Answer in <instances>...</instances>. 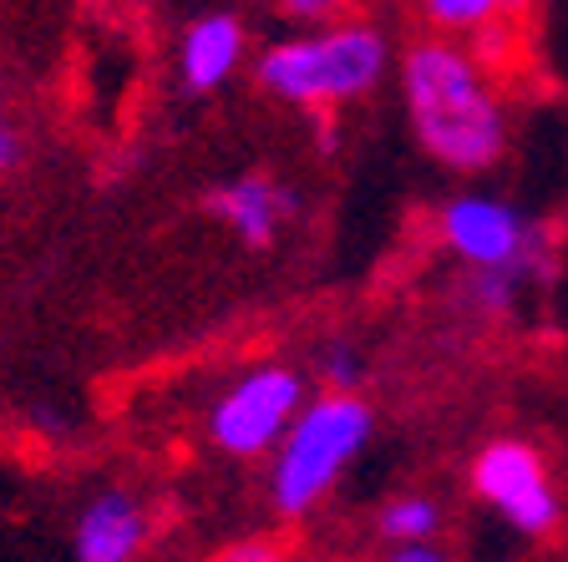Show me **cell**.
<instances>
[{
    "mask_svg": "<svg viewBox=\"0 0 568 562\" xmlns=\"http://www.w3.org/2000/svg\"><path fill=\"white\" fill-rule=\"evenodd\" d=\"M402 102L412 137L447 173L483 177L508 157V102L473 47L432 31L416 35L402 51Z\"/></svg>",
    "mask_w": 568,
    "mask_h": 562,
    "instance_id": "6da1fadb",
    "label": "cell"
},
{
    "mask_svg": "<svg viewBox=\"0 0 568 562\" xmlns=\"http://www.w3.org/2000/svg\"><path fill=\"white\" fill-rule=\"evenodd\" d=\"M396 67V47L376 21H335L325 31L280 35L254 57L264 96L331 117V106L371 96Z\"/></svg>",
    "mask_w": 568,
    "mask_h": 562,
    "instance_id": "7a4b0ae2",
    "label": "cell"
},
{
    "mask_svg": "<svg viewBox=\"0 0 568 562\" xmlns=\"http://www.w3.org/2000/svg\"><path fill=\"white\" fill-rule=\"evenodd\" d=\"M376 410L366 396H310L300 421L270 461V507L280 517H305L335 492V481L366 451Z\"/></svg>",
    "mask_w": 568,
    "mask_h": 562,
    "instance_id": "3957f363",
    "label": "cell"
},
{
    "mask_svg": "<svg viewBox=\"0 0 568 562\" xmlns=\"http://www.w3.org/2000/svg\"><path fill=\"white\" fill-rule=\"evenodd\" d=\"M437 238L467 274H518L523 284H548L564 269L544 223L493 193H452L437 208Z\"/></svg>",
    "mask_w": 568,
    "mask_h": 562,
    "instance_id": "277c9868",
    "label": "cell"
},
{
    "mask_svg": "<svg viewBox=\"0 0 568 562\" xmlns=\"http://www.w3.org/2000/svg\"><path fill=\"white\" fill-rule=\"evenodd\" d=\"M305 406H310V390L295 365L284 360L248 365L239 380L224 386V396L209 406V441L213 451H224L234 461L274 457Z\"/></svg>",
    "mask_w": 568,
    "mask_h": 562,
    "instance_id": "5b68a950",
    "label": "cell"
},
{
    "mask_svg": "<svg viewBox=\"0 0 568 562\" xmlns=\"http://www.w3.org/2000/svg\"><path fill=\"white\" fill-rule=\"evenodd\" d=\"M467 487H473L477 502H487L503 522H508L518 538L544 542L558 532L564 522V502L554 492V477H548V461L538 457V446L523 441V436H497L467 467Z\"/></svg>",
    "mask_w": 568,
    "mask_h": 562,
    "instance_id": "8992f818",
    "label": "cell"
},
{
    "mask_svg": "<svg viewBox=\"0 0 568 562\" xmlns=\"http://www.w3.org/2000/svg\"><path fill=\"white\" fill-rule=\"evenodd\" d=\"M209 218H219L244 248H274L280 234L300 218V193L270 173H239L203 193Z\"/></svg>",
    "mask_w": 568,
    "mask_h": 562,
    "instance_id": "52a82bcc",
    "label": "cell"
},
{
    "mask_svg": "<svg viewBox=\"0 0 568 562\" xmlns=\"http://www.w3.org/2000/svg\"><path fill=\"white\" fill-rule=\"evenodd\" d=\"M153 538V512L128 487H106L71 522V558L77 562H138Z\"/></svg>",
    "mask_w": 568,
    "mask_h": 562,
    "instance_id": "ba28073f",
    "label": "cell"
},
{
    "mask_svg": "<svg viewBox=\"0 0 568 562\" xmlns=\"http://www.w3.org/2000/svg\"><path fill=\"white\" fill-rule=\"evenodd\" d=\"M248 57V25L234 11H203L178 35V82L189 96H209L234 82Z\"/></svg>",
    "mask_w": 568,
    "mask_h": 562,
    "instance_id": "9c48e42d",
    "label": "cell"
},
{
    "mask_svg": "<svg viewBox=\"0 0 568 562\" xmlns=\"http://www.w3.org/2000/svg\"><path fill=\"white\" fill-rule=\"evenodd\" d=\"M442 528H447V512H442L437 497L426 492H402L381 502L376 512V532L386 548H426V542H437Z\"/></svg>",
    "mask_w": 568,
    "mask_h": 562,
    "instance_id": "30bf717a",
    "label": "cell"
},
{
    "mask_svg": "<svg viewBox=\"0 0 568 562\" xmlns=\"http://www.w3.org/2000/svg\"><path fill=\"white\" fill-rule=\"evenodd\" d=\"M497 16H508V6L503 0H426L422 6V21L432 25V35H447V41H457V35H483L497 25Z\"/></svg>",
    "mask_w": 568,
    "mask_h": 562,
    "instance_id": "8fae6325",
    "label": "cell"
},
{
    "mask_svg": "<svg viewBox=\"0 0 568 562\" xmlns=\"http://www.w3.org/2000/svg\"><path fill=\"white\" fill-rule=\"evenodd\" d=\"M523 289H528V284H523L518 274H462L457 305L483 319H508V315H518Z\"/></svg>",
    "mask_w": 568,
    "mask_h": 562,
    "instance_id": "7c38bea8",
    "label": "cell"
},
{
    "mask_svg": "<svg viewBox=\"0 0 568 562\" xmlns=\"http://www.w3.org/2000/svg\"><path fill=\"white\" fill-rule=\"evenodd\" d=\"M315 370H320L325 396H361V386H366V355L355 350L351 340H325L320 345Z\"/></svg>",
    "mask_w": 568,
    "mask_h": 562,
    "instance_id": "4fadbf2b",
    "label": "cell"
},
{
    "mask_svg": "<svg viewBox=\"0 0 568 562\" xmlns=\"http://www.w3.org/2000/svg\"><path fill=\"white\" fill-rule=\"evenodd\" d=\"M203 562H295V558H290V548L274 538H239V542L213 548Z\"/></svg>",
    "mask_w": 568,
    "mask_h": 562,
    "instance_id": "5bb4252c",
    "label": "cell"
},
{
    "mask_svg": "<svg viewBox=\"0 0 568 562\" xmlns=\"http://www.w3.org/2000/svg\"><path fill=\"white\" fill-rule=\"evenodd\" d=\"M284 21H310V25H335V16H341V6H331V0H284L280 6Z\"/></svg>",
    "mask_w": 568,
    "mask_h": 562,
    "instance_id": "9a60e30c",
    "label": "cell"
},
{
    "mask_svg": "<svg viewBox=\"0 0 568 562\" xmlns=\"http://www.w3.org/2000/svg\"><path fill=\"white\" fill-rule=\"evenodd\" d=\"M21 163V132L11 127V117H0V177Z\"/></svg>",
    "mask_w": 568,
    "mask_h": 562,
    "instance_id": "2e32d148",
    "label": "cell"
},
{
    "mask_svg": "<svg viewBox=\"0 0 568 562\" xmlns=\"http://www.w3.org/2000/svg\"><path fill=\"white\" fill-rule=\"evenodd\" d=\"M381 562H452V558H447V548L426 542V548H386V558Z\"/></svg>",
    "mask_w": 568,
    "mask_h": 562,
    "instance_id": "e0dca14e",
    "label": "cell"
},
{
    "mask_svg": "<svg viewBox=\"0 0 568 562\" xmlns=\"http://www.w3.org/2000/svg\"><path fill=\"white\" fill-rule=\"evenodd\" d=\"M0 117H6V86H0Z\"/></svg>",
    "mask_w": 568,
    "mask_h": 562,
    "instance_id": "ac0fdd59",
    "label": "cell"
}]
</instances>
